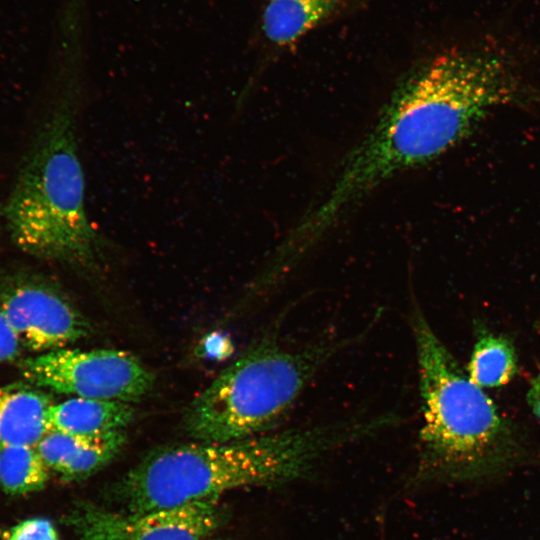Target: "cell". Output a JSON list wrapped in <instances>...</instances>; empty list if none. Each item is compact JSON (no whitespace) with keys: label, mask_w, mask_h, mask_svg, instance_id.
<instances>
[{"label":"cell","mask_w":540,"mask_h":540,"mask_svg":"<svg viewBox=\"0 0 540 540\" xmlns=\"http://www.w3.org/2000/svg\"><path fill=\"white\" fill-rule=\"evenodd\" d=\"M0 310L22 347L38 354L66 348L89 333L85 318L58 292L35 278L10 279L0 291Z\"/></svg>","instance_id":"ba28073f"},{"label":"cell","mask_w":540,"mask_h":540,"mask_svg":"<svg viewBox=\"0 0 540 540\" xmlns=\"http://www.w3.org/2000/svg\"><path fill=\"white\" fill-rule=\"evenodd\" d=\"M226 516L214 498L140 514L85 502L70 518L80 540H206Z\"/></svg>","instance_id":"52a82bcc"},{"label":"cell","mask_w":540,"mask_h":540,"mask_svg":"<svg viewBox=\"0 0 540 540\" xmlns=\"http://www.w3.org/2000/svg\"><path fill=\"white\" fill-rule=\"evenodd\" d=\"M8 540H59L54 526L46 519L35 518L15 526Z\"/></svg>","instance_id":"9a60e30c"},{"label":"cell","mask_w":540,"mask_h":540,"mask_svg":"<svg viewBox=\"0 0 540 540\" xmlns=\"http://www.w3.org/2000/svg\"><path fill=\"white\" fill-rule=\"evenodd\" d=\"M135 416L131 403L73 397L49 408L51 430L90 436L122 430Z\"/></svg>","instance_id":"30bf717a"},{"label":"cell","mask_w":540,"mask_h":540,"mask_svg":"<svg viewBox=\"0 0 540 540\" xmlns=\"http://www.w3.org/2000/svg\"><path fill=\"white\" fill-rule=\"evenodd\" d=\"M517 372L512 342L491 332H481L467 366L469 379L480 388H496L510 382Z\"/></svg>","instance_id":"4fadbf2b"},{"label":"cell","mask_w":540,"mask_h":540,"mask_svg":"<svg viewBox=\"0 0 540 540\" xmlns=\"http://www.w3.org/2000/svg\"><path fill=\"white\" fill-rule=\"evenodd\" d=\"M22 348L16 331L0 310V363L10 362L18 358Z\"/></svg>","instance_id":"2e32d148"},{"label":"cell","mask_w":540,"mask_h":540,"mask_svg":"<svg viewBox=\"0 0 540 540\" xmlns=\"http://www.w3.org/2000/svg\"><path fill=\"white\" fill-rule=\"evenodd\" d=\"M518 96L514 77L493 55L450 51L415 67L345 157L323 199L296 223V233L316 245L379 186L446 153Z\"/></svg>","instance_id":"6da1fadb"},{"label":"cell","mask_w":540,"mask_h":540,"mask_svg":"<svg viewBox=\"0 0 540 540\" xmlns=\"http://www.w3.org/2000/svg\"><path fill=\"white\" fill-rule=\"evenodd\" d=\"M412 326L423 419L416 479L485 482L531 462L521 429L469 379L418 308Z\"/></svg>","instance_id":"3957f363"},{"label":"cell","mask_w":540,"mask_h":540,"mask_svg":"<svg viewBox=\"0 0 540 540\" xmlns=\"http://www.w3.org/2000/svg\"><path fill=\"white\" fill-rule=\"evenodd\" d=\"M353 340L286 348L267 335L225 368L189 404L184 428L195 441L230 442L266 433L317 370Z\"/></svg>","instance_id":"5b68a950"},{"label":"cell","mask_w":540,"mask_h":540,"mask_svg":"<svg viewBox=\"0 0 540 540\" xmlns=\"http://www.w3.org/2000/svg\"><path fill=\"white\" fill-rule=\"evenodd\" d=\"M84 54H61L63 85L23 163L3 209L13 242L34 257L93 266L103 238L85 205L78 146Z\"/></svg>","instance_id":"277c9868"},{"label":"cell","mask_w":540,"mask_h":540,"mask_svg":"<svg viewBox=\"0 0 540 540\" xmlns=\"http://www.w3.org/2000/svg\"><path fill=\"white\" fill-rule=\"evenodd\" d=\"M373 434L369 418H356L224 443L160 447L112 484L111 508L140 514L219 498L241 487L287 484L307 476L330 452Z\"/></svg>","instance_id":"7a4b0ae2"},{"label":"cell","mask_w":540,"mask_h":540,"mask_svg":"<svg viewBox=\"0 0 540 540\" xmlns=\"http://www.w3.org/2000/svg\"><path fill=\"white\" fill-rule=\"evenodd\" d=\"M126 439L124 429L90 436L68 433L64 458L56 472L66 480L87 478L113 460Z\"/></svg>","instance_id":"7c38bea8"},{"label":"cell","mask_w":540,"mask_h":540,"mask_svg":"<svg viewBox=\"0 0 540 540\" xmlns=\"http://www.w3.org/2000/svg\"><path fill=\"white\" fill-rule=\"evenodd\" d=\"M526 399L533 414L540 420V368L531 380Z\"/></svg>","instance_id":"e0dca14e"},{"label":"cell","mask_w":540,"mask_h":540,"mask_svg":"<svg viewBox=\"0 0 540 540\" xmlns=\"http://www.w3.org/2000/svg\"><path fill=\"white\" fill-rule=\"evenodd\" d=\"M19 368L35 387L81 398L133 403L154 384V375L137 357L115 349L62 348L25 358Z\"/></svg>","instance_id":"8992f818"},{"label":"cell","mask_w":540,"mask_h":540,"mask_svg":"<svg viewBox=\"0 0 540 540\" xmlns=\"http://www.w3.org/2000/svg\"><path fill=\"white\" fill-rule=\"evenodd\" d=\"M342 5L343 0H265L262 35L271 45H292L332 17Z\"/></svg>","instance_id":"8fae6325"},{"label":"cell","mask_w":540,"mask_h":540,"mask_svg":"<svg viewBox=\"0 0 540 540\" xmlns=\"http://www.w3.org/2000/svg\"><path fill=\"white\" fill-rule=\"evenodd\" d=\"M48 470L35 446H10L0 450V484L10 494L42 489Z\"/></svg>","instance_id":"5bb4252c"},{"label":"cell","mask_w":540,"mask_h":540,"mask_svg":"<svg viewBox=\"0 0 540 540\" xmlns=\"http://www.w3.org/2000/svg\"><path fill=\"white\" fill-rule=\"evenodd\" d=\"M51 398L29 383L0 385V450L36 446L51 430Z\"/></svg>","instance_id":"9c48e42d"}]
</instances>
